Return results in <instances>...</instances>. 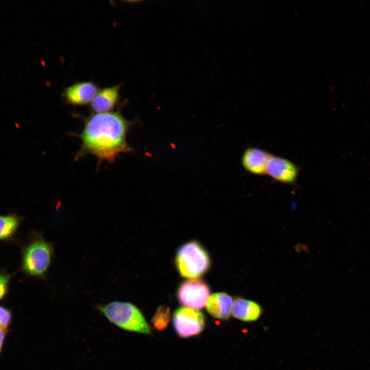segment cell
Masks as SVG:
<instances>
[{
	"instance_id": "cell-6",
	"label": "cell",
	"mask_w": 370,
	"mask_h": 370,
	"mask_svg": "<svg viewBox=\"0 0 370 370\" xmlns=\"http://www.w3.org/2000/svg\"><path fill=\"white\" fill-rule=\"evenodd\" d=\"M208 286L199 279L183 282L177 291V298L182 305L194 309L203 308L209 298Z\"/></svg>"
},
{
	"instance_id": "cell-17",
	"label": "cell",
	"mask_w": 370,
	"mask_h": 370,
	"mask_svg": "<svg viewBox=\"0 0 370 370\" xmlns=\"http://www.w3.org/2000/svg\"><path fill=\"white\" fill-rule=\"evenodd\" d=\"M6 331L5 329L0 328V353L3 348L4 340L6 336Z\"/></svg>"
},
{
	"instance_id": "cell-10",
	"label": "cell",
	"mask_w": 370,
	"mask_h": 370,
	"mask_svg": "<svg viewBox=\"0 0 370 370\" xmlns=\"http://www.w3.org/2000/svg\"><path fill=\"white\" fill-rule=\"evenodd\" d=\"M120 88L118 84L99 90L90 103L94 114L110 112L119 101Z\"/></svg>"
},
{
	"instance_id": "cell-9",
	"label": "cell",
	"mask_w": 370,
	"mask_h": 370,
	"mask_svg": "<svg viewBox=\"0 0 370 370\" xmlns=\"http://www.w3.org/2000/svg\"><path fill=\"white\" fill-rule=\"evenodd\" d=\"M271 154L257 147H248L243 152L241 162L243 168L249 173L257 176L266 174V168Z\"/></svg>"
},
{
	"instance_id": "cell-8",
	"label": "cell",
	"mask_w": 370,
	"mask_h": 370,
	"mask_svg": "<svg viewBox=\"0 0 370 370\" xmlns=\"http://www.w3.org/2000/svg\"><path fill=\"white\" fill-rule=\"evenodd\" d=\"M99 90L97 85L92 82H79L67 87L63 96L69 104L84 105L91 102Z\"/></svg>"
},
{
	"instance_id": "cell-7",
	"label": "cell",
	"mask_w": 370,
	"mask_h": 370,
	"mask_svg": "<svg viewBox=\"0 0 370 370\" xmlns=\"http://www.w3.org/2000/svg\"><path fill=\"white\" fill-rule=\"evenodd\" d=\"M266 172L276 182L293 185L298 178L300 168L287 159L271 154Z\"/></svg>"
},
{
	"instance_id": "cell-11",
	"label": "cell",
	"mask_w": 370,
	"mask_h": 370,
	"mask_svg": "<svg viewBox=\"0 0 370 370\" xmlns=\"http://www.w3.org/2000/svg\"><path fill=\"white\" fill-rule=\"evenodd\" d=\"M233 304V299L230 295L224 292H217L209 297L206 309L216 319L228 320L232 313Z\"/></svg>"
},
{
	"instance_id": "cell-14",
	"label": "cell",
	"mask_w": 370,
	"mask_h": 370,
	"mask_svg": "<svg viewBox=\"0 0 370 370\" xmlns=\"http://www.w3.org/2000/svg\"><path fill=\"white\" fill-rule=\"evenodd\" d=\"M170 312L169 308L160 306L154 316L152 322L158 330L164 329L170 321Z\"/></svg>"
},
{
	"instance_id": "cell-1",
	"label": "cell",
	"mask_w": 370,
	"mask_h": 370,
	"mask_svg": "<svg viewBox=\"0 0 370 370\" xmlns=\"http://www.w3.org/2000/svg\"><path fill=\"white\" fill-rule=\"evenodd\" d=\"M131 125L118 111L96 113L85 118L83 129L77 135L81 146L75 159L91 154L99 162L112 163L120 154L133 152L126 140Z\"/></svg>"
},
{
	"instance_id": "cell-12",
	"label": "cell",
	"mask_w": 370,
	"mask_h": 370,
	"mask_svg": "<svg viewBox=\"0 0 370 370\" xmlns=\"http://www.w3.org/2000/svg\"><path fill=\"white\" fill-rule=\"evenodd\" d=\"M263 309L257 303L244 298H237L233 302L232 314L239 320L252 322L258 320Z\"/></svg>"
},
{
	"instance_id": "cell-3",
	"label": "cell",
	"mask_w": 370,
	"mask_h": 370,
	"mask_svg": "<svg viewBox=\"0 0 370 370\" xmlns=\"http://www.w3.org/2000/svg\"><path fill=\"white\" fill-rule=\"evenodd\" d=\"M21 269L27 275L44 277L53 255L52 243L41 235L33 234L22 250Z\"/></svg>"
},
{
	"instance_id": "cell-2",
	"label": "cell",
	"mask_w": 370,
	"mask_h": 370,
	"mask_svg": "<svg viewBox=\"0 0 370 370\" xmlns=\"http://www.w3.org/2000/svg\"><path fill=\"white\" fill-rule=\"evenodd\" d=\"M97 308L109 322L120 329L143 334H151L143 315L138 307L131 303L113 301L98 305Z\"/></svg>"
},
{
	"instance_id": "cell-5",
	"label": "cell",
	"mask_w": 370,
	"mask_h": 370,
	"mask_svg": "<svg viewBox=\"0 0 370 370\" xmlns=\"http://www.w3.org/2000/svg\"><path fill=\"white\" fill-rule=\"evenodd\" d=\"M173 321L176 332L182 338L198 335L203 330L205 324L202 312L187 307H181L174 312Z\"/></svg>"
},
{
	"instance_id": "cell-13",
	"label": "cell",
	"mask_w": 370,
	"mask_h": 370,
	"mask_svg": "<svg viewBox=\"0 0 370 370\" xmlns=\"http://www.w3.org/2000/svg\"><path fill=\"white\" fill-rule=\"evenodd\" d=\"M23 218L15 213L0 215V240H8L14 236Z\"/></svg>"
},
{
	"instance_id": "cell-16",
	"label": "cell",
	"mask_w": 370,
	"mask_h": 370,
	"mask_svg": "<svg viewBox=\"0 0 370 370\" xmlns=\"http://www.w3.org/2000/svg\"><path fill=\"white\" fill-rule=\"evenodd\" d=\"M12 313L9 309L0 305V328L6 330L11 323Z\"/></svg>"
},
{
	"instance_id": "cell-15",
	"label": "cell",
	"mask_w": 370,
	"mask_h": 370,
	"mask_svg": "<svg viewBox=\"0 0 370 370\" xmlns=\"http://www.w3.org/2000/svg\"><path fill=\"white\" fill-rule=\"evenodd\" d=\"M12 274H9L4 269L0 271V301L7 294Z\"/></svg>"
},
{
	"instance_id": "cell-4",
	"label": "cell",
	"mask_w": 370,
	"mask_h": 370,
	"mask_svg": "<svg viewBox=\"0 0 370 370\" xmlns=\"http://www.w3.org/2000/svg\"><path fill=\"white\" fill-rule=\"evenodd\" d=\"M176 265L179 274L186 278H195L203 274L210 265L208 253L198 243L188 242L178 250Z\"/></svg>"
}]
</instances>
